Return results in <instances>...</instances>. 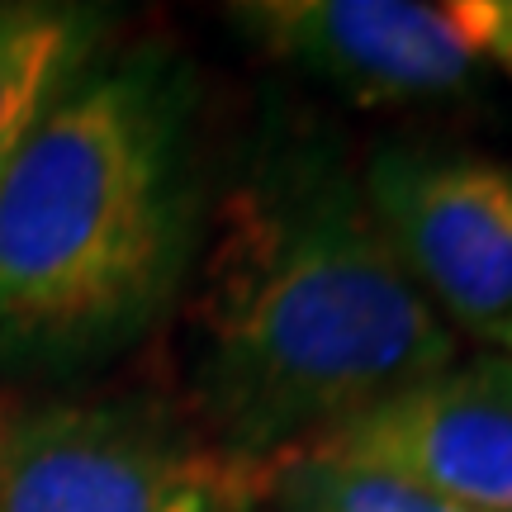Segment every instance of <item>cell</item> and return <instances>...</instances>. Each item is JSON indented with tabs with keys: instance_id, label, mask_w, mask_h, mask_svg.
I'll return each instance as SVG.
<instances>
[{
	"instance_id": "obj_1",
	"label": "cell",
	"mask_w": 512,
	"mask_h": 512,
	"mask_svg": "<svg viewBox=\"0 0 512 512\" xmlns=\"http://www.w3.org/2000/svg\"><path fill=\"white\" fill-rule=\"evenodd\" d=\"M451 361V328L323 147L280 152L223 200L190 299L209 441L294 460Z\"/></svg>"
},
{
	"instance_id": "obj_2",
	"label": "cell",
	"mask_w": 512,
	"mask_h": 512,
	"mask_svg": "<svg viewBox=\"0 0 512 512\" xmlns=\"http://www.w3.org/2000/svg\"><path fill=\"white\" fill-rule=\"evenodd\" d=\"M195 242L190 91L171 57H95L0 181V347L76 361L157 318Z\"/></svg>"
},
{
	"instance_id": "obj_3",
	"label": "cell",
	"mask_w": 512,
	"mask_h": 512,
	"mask_svg": "<svg viewBox=\"0 0 512 512\" xmlns=\"http://www.w3.org/2000/svg\"><path fill=\"white\" fill-rule=\"evenodd\" d=\"M280 465L133 408H43L0 437V512H256Z\"/></svg>"
},
{
	"instance_id": "obj_4",
	"label": "cell",
	"mask_w": 512,
	"mask_h": 512,
	"mask_svg": "<svg viewBox=\"0 0 512 512\" xmlns=\"http://www.w3.org/2000/svg\"><path fill=\"white\" fill-rule=\"evenodd\" d=\"M375 223L432 309L489 332L512 318V166L380 152L361 171Z\"/></svg>"
},
{
	"instance_id": "obj_5",
	"label": "cell",
	"mask_w": 512,
	"mask_h": 512,
	"mask_svg": "<svg viewBox=\"0 0 512 512\" xmlns=\"http://www.w3.org/2000/svg\"><path fill=\"white\" fill-rule=\"evenodd\" d=\"M228 15L290 67L356 100L460 91L489 57L498 0H256Z\"/></svg>"
},
{
	"instance_id": "obj_6",
	"label": "cell",
	"mask_w": 512,
	"mask_h": 512,
	"mask_svg": "<svg viewBox=\"0 0 512 512\" xmlns=\"http://www.w3.org/2000/svg\"><path fill=\"white\" fill-rule=\"evenodd\" d=\"M304 456L408 479L460 508L512 512V361H451Z\"/></svg>"
},
{
	"instance_id": "obj_7",
	"label": "cell",
	"mask_w": 512,
	"mask_h": 512,
	"mask_svg": "<svg viewBox=\"0 0 512 512\" xmlns=\"http://www.w3.org/2000/svg\"><path fill=\"white\" fill-rule=\"evenodd\" d=\"M105 10L67 0H0V181L38 119L95 62Z\"/></svg>"
},
{
	"instance_id": "obj_8",
	"label": "cell",
	"mask_w": 512,
	"mask_h": 512,
	"mask_svg": "<svg viewBox=\"0 0 512 512\" xmlns=\"http://www.w3.org/2000/svg\"><path fill=\"white\" fill-rule=\"evenodd\" d=\"M275 503L280 512H475L441 494H427L408 479L380 475V470H351V465L313 456H294L280 465Z\"/></svg>"
},
{
	"instance_id": "obj_9",
	"label": "cell",
	"mask_w": 512,
	"mask_h": 512,
	"mask_svg": "<svg viewBox=\"0 0 512 512\" xmlns=\"http://www.w3.org/2000/svg\"><path fill=\"white\" fill-rule=\"evenodd\" d=\"M489 57L512 76V0H498V19H494V38H489Z\"/></svg>"
},
{
	"instance_id": "obj_10",
	"label": "cell",
	"mask_w": 512,
	"mask_h": 512,
	"mask_svg": "<svg viewBox=\"0 0 512 512\" xmlns=\"http://www.w3.org/2000/svg\"><path fill=\"white\" fill-rule=\"evenodd\" d=\"M489 337H494L498 347H503V356H508V361H512V318H508V323H498V328L489 332Z\"/></svg>"
}]
</instances>
